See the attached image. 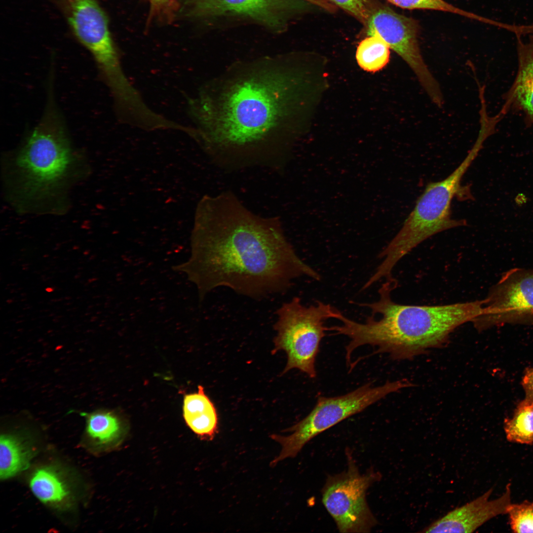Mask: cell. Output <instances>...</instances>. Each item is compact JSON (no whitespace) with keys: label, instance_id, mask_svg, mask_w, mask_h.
<instances>
[{"label":"cell","instance_id":"cell-1","mask_svg":"<svg viewBox=\"0 0 533 533\" xmlns=\"http://www.w3.org/2000/svg\"><path fill=\"white\" fill-rule=\"evenodd\" d=\"M195 217L190 257L172 268L196 286L199 302L220 287L256 299L284 292L301 277L321 279L297 254L278 219L253 213L230 191L205 195Z\"/></svg>","mask_w":533,"mask_h":533},{"label":"cell","instance_id":"cell-2","mask_svg":"<svg viewBox=\"0 0 533 533\" xmlns=\"http://www.w3.org/2000/svg\"><path fill=\"white\" fill-rule=\"evenodd\" d=\"M291 80L280 66H260L228 81L214 99L202 95L191 103L200 142L215 162L230 168L280 164Z\"/></svg>","mask_w":533,"mask_h":533},{"label":"cell","instance_id":"cell-3","mask_svg":"<svg viewBox=\"0 0 533 533\" xmlns=\"http://www.w3.org/2000/svg\"><path fill=\"white\" fill-rule=\"evenodd\" d=\"M397 284L393 277L386 279L377 301L359 304L372 312L364 323L342 313L338 319L341 324L328 327L333 335L349 339L345 348L346 363H350L355 349L365 345L377 347L372 355L387 353L395 360L412 358L442 346L455 329L472 322L482 311V300L436 305L398 304L391 297Z\"/></svg>","mask_w":533,"mask_h":533},{"label":"cell","instance_id":"cell-4","mask_svg":"<svg viewBox=\"0 0 533 533\" xmlns=\"http://www.w3.org/2000/svg\"><path fill=\"white\" fill-rule=\"evenodd\" d=\"M76 161L59 115L48 109L12 159V191L33 204L52 199L66 187Z\"/></svg>","mask_w":533,"mask_h":533},{"label":"cell","instance_id":"cell-5","mask_svg":"<svg viewBox=\"0 0 533 533\" xmlns=\"http://www.w3.org/2000/svg\"><path fill=\"white\" fill-rule=\"evenodd\" d=\"M485 139L478 136L473 147L458 167L443 180L428 183L405 221L402 228L388 245L380 253L382 261L373 274L379 281L392 277L398 262L418 245L432 236L466 225L463 220L451 216L454 197L463 190L462 177L483 147Z\"/></svg>","mask_w":533,"mask_h":533},{"label":"cell","instance_id":"cell-6","mask_svg":"<svg viewBox=\"0 0 533 533\" xmlns=\"http://www.w3.org/2000/svg\"><path fill=\"white\" fill-rule=\"evenodd\" d=\"M342 312L321 301L305 306L298 297L282 304L277 309L274 329V350L284 351L287 362L283 373L297 369L314 379L315 361L320 343L327 332L325 322L337 319Z\"/></svg>","mask_w":533,"mask_h":533},{"label":"cell","instance_id":"cell-7","mask_svg":"<svg viewBox=\"0 0 533 533\" xmlns=\"http://www.w3.org/2000/svg\"><path fill=\"white\" fill-rule=\"evenodd\" d=\"M411 386L406 380L387 381L378 386L369 382L343 395L319 396L309 414L285 430L292 432L290 435H270L272 439L281 446L280 453L270 465L274 466L287 458L295 457L307 442L318 434L362 412L388 394Z\"/></svg>","mask_w":533,"mask_h":533},{"label":"cell","instance_id":"cell-8","mask_svg":"<svg viewBox=\"0 0 533 533\" xmlns=\"http://www.w3.org/2000/svg\"><path fill=\"white\" fill-rule=\"evenodd\" d=\"M347 468L329 475L322 490V501L341 533H368L377 524L366 499L368 489L381 478L373 469L361 474L347 453Z\"/></svg>","mask_w":533,"mask_h":533},{"label":"cell","instance_id":"cell-9","mask_svg":"<svg viewBox=\"0 0 533 533\" xmlns=\"http://www.w3.org/2000/svg\"><path fill=\"white\" fill-rule=\"evenodd\" d=\"M365 27L368 36L379 35L406 62L431 100L441 107L443 98L439 85L424 62L420 50L418 21L374 0Z\"/></svg>","mask_w":533,"mask_h":533},{"label":"cell","instance_id":"cell-10","mask_svg":"<svg viewBox=\"0 0 533 533\" xmlns=\"http://www.w3.org/2000/svg\"><path fill=\"white\" fill-rule=\"evenodd\" d=\"M482 301L481 313L472 322L479 331L505 324L533 325V269L505 272Z\"/></svg>","mask_w":533,"mask_h":533},{"label":"cell","instance_id":"cell-11","mask_svg":"<svg viewBox=\"0 0 533 533\" xmlns=\"http://www.w3.org/2000/svg\"><path fill=\"white\" fill-rule=\"evenodd\" d=\"M64 15L76 38L91 54L99 69L119 59L107 16L97 0H60Z\"/></svg>","mask_w":533,"mask_h":533},{"label":"cell","instance_id":"cell-12","mask_svg":"<svg viewBox=\"0 0 533 533\" xmlns=\"http://www.w3.org/2000/svg\"><path fill=\"white\" fill-rule=\"evenodd\" d=\"M179 12L185 17L205 19L236 15L276 30L284 28L290 0H181Z\"/></svg>","mask_w":533,"mask_h":533},{"label":"cell","instance_id":"cell-13","mask_svg":"<svg viewBox=\"0 0 533 533\" xmlns=\"http://www.w3.org/2000/svg\"><path fill=\"white\" fill-rule=\"evenodd\" d=\"M493 491V489L490 488L474 499L453 509L420 532L472 533L492 518L507 514L512 503L510 484L506 485L500 496L490 499Z\"/></svg>","mask_w":533,"mask_h":533},{"label":"cell","instance_id":"cell-14","mask_svg":"<svg viewBox=\"0 0 533 533\" xmlns=\"http://www.w3.org/2000/svg\"><path fill=\"white\" fill-rule=\"evenodd\" d=\"M524 42L517 37L518 69L515 79L504 95L501 111L505 114L511 110L521 111L533 126V33Z\"/></svg>","mask_w":533,"mask_h":533},{"label":"cell","instance_id":"cell-15","mask_svg":"<svg viewBox=\"0 0 533 533\" xmlns=\"http://www.w3.org/2000/svg\"><path fill=\"white\" fill-rule=\"evenodd\" d=\"M29 485L39 501L56 509L67 510L75 502L73 484L64 469L57 465L37 467L30 476Z\"/></svg>","mask_w":533,"mask_h":533},{"label":"cell","instance_id":"cell-16","mask_svg":"<svg viewBox=\"0 0 533 533\" xmlns=\"http://www.w3.org/2000/svg\"><path fill=\"white\" fill-rule=\"evenodd\" d=\"M183 410L187 425L195 434L202 440L214 439L218 429V414L202 385L197 392L184 396Z\"/></svg>","mask_w":533,"mask_h":533},{"label":"cell","instance_id":"cell-17","mask_svg":"<svg viewBox=\"0 0 533 533\" xmlns=\"http://www.w3.org/2000/svg\"><path fill=\"white\" fill-rule=\"evenodd\" d=\"M86 420L85 440L91 451L102 452L114 446L122 434L118 418L112 412L96 411L81 413Z\"/></svg>","mask_w":533,"mask_h":533},{"label":"cell","instance_id":"cell-18","mask_svg":"<svg viewBox=\"0 0 533 533\" xmlns=\"http://www.w3.org/2000/svg\"><path fill=\"white\" fill-rule=\"evenodd\" d=\"M35 454L28 442L16 433H4L0 439V478L6 480L26 469Z\"/></svg>","mask_w":533,"mask_h":533},{"label":"cell","instance_id":"cell-19","mask_svg":"<svg viewBox=\"0 0 533 533\" xmlns=\"http://www.w3.org/2000/svg\"><path fill=\"white\" fill-rule=\"evenodd\" d=\"M504 430L509 442L533 445V402H520L512 417L504 419Z\"/></svg>","mask_w":533,"mask_h":533},{"label":"cell","instance_id":"cell-20","mask_svg":"<svg viewBox=\"0 0 533 533\" xmlns=\"http://www.w3.org/2000/svg\"><path fill=\"white\" fill-rule=\"evenodd\" d=\"M389 49L386 42L377 34L368 36L359 43L357 47V62L364 70L377 72L388 63Z\"/></svg>","mask_w":533,"mask_h":533},{"label":"cell","instance_id":"cell-21","mask_svg":"<svg viewBox=\"0 0 533 533\" xmlns=\"http://www.w3.org/2000/svg\"><path fill=\"white\" fill-rule=\"evenodd\" d=\"M401 8L425 9L448 12L458 14L468 18L493 25L494 21L472 12L465 11L445 1L444 0H386Z\"/></svg>","mask_w":533,"mask_h":533},{"label":"cell","instance_id":"cell-22","mask_svg":"<svg viewBox=\"0 0 533 533\" xmlns=\"http://www.w3.org/2000/svg\"><path fill=\"white\" fill-rule=\"evenodd\" d=\"M507 514L514 533H533V502L524 500L521 503H511Z\"/></svg>","mask_w":533,"mask_h":533},{"label":"cell","instance_id":"cell-23","mask_svg":"<svg viewBox=\"0 0 533 533\" xmlns=\"http://www.w3.org/2000/svg\"><path fill=\"white\" fill-rule=\"evenodd\" d=\"M146 0L150 5L147 24L152 20L162 24H171L179 12L180 4L178 0Z\"/></svg>","mask_w":533,"mask_h":533},{"label":"cell","instance_id":"cell-24","mask_svg":"<svg viewBox=\"0 0 533 533\" xmlns=\"http://www.w3.org/2000/svg\"><path fill=\"white\" fill-rule=\"evenodd\" d=\"M347 12L365 26L373 4L372 0H326Z\"/></svg>","mask_w":533,"mask_h":533},{"label":"cell","instance_id":"cell-25","mask_svg":"<svg viewBox=\"0 0 533 533\" xmlns=\"http://www.w3.org/2000/svg\"><path fill=\"white\" fill-rule=\"evenodd\" d=\"M521 384L525 393V399L533 402V367L526 369Z\"/></svg>","mask_w":533,"mask_h":533},{"label":"cell","instance_id":"cell-26","mask_svg":"<svg viewBox=\"0 0 533 533\" xmlns=\"http://www.w3.org/2000/svg\"><path fill=\"white\" fill-rule=\"evenodd\" d=\"M319 6L330 12H335L337 8L326 0H303Z\"/></svg>","mask_w":533,"mask_h":533}]
</instances>
